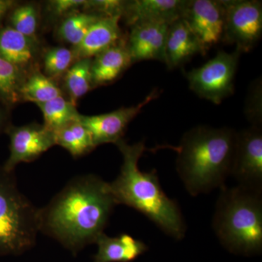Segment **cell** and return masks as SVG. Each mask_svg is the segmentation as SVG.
<instances>
[{
  "label": "cell",
  "instance_id": "5b68a950",
  "mask_svg": "<svg viewBox=\"0 0 262 262\" xmlns=\"http://www.w3.org/2000/svg\"><path fill=\"white\" fill-rule=\"evenodd\" d=\"M39 209L19 190L15 171L0 166V257L20 256L35 246Z\"/></svg>",
  "mask_w": 262,
  "mask_h": 262
},
{
  "label": "cell",
  "instance_id": "4fadbf2b",
  "mask_svg": "<svg viewBox=\"0 0 262 262\" xmlns=\"http://www.w3.org/2000/svg\"><path fill=\"white\" fill-rule=\"evenodd\" d=\"M170 24L142 23L130 27L127 45L133 63L146 60L165 63V49Z\"/></svg>",
  "mask_w": 262,
  "mask_h": 262
},
{
  "label": "cell",
  "instance_id": "cb8c5ba5",
  "mask_svg": "<svg viewBox=\"0 0 262 262\" xmlns=\"http://www.w3.org/2000/svg\"><path fill=\"white\" fill-rule=\"evenodd\" d=\"M101 15L89 12H76L61 20L57 35L63 42L77 47L89 32L91 26L101 18Z\"/></svg>",
  "mask_w": 262,
  "mask_h": 262
},
{
  "label": "cell",
  "instance_id": "4316f807",
  "mask_svg": "<svg viewBox=\"0 0 262 262\" xmlns=\"http://www.w3.org/2000/svg\"><path fill=\"white\" fill-rule=\"evenodd\" d=\"M126 1L121 0H87L83 10L103 17L120 16L122 18Z\"/></svg>",
  "mask_w": 262,
  "mask_h": 262
},
{
  "label": "cell",
  "instance_id": "7402d4cb",
  "mask_svg": "<svg viewBox=\"0 0 262 262\" xmlns=\"http://www.w3.org/2000/svg\"><path fill=\"white\" fill-rule=\"evenodd\" d=\"M92 58L77 60L63 76L69 100L77 106L80 98L94 89L91 78Z\"/></svg>",
  "mask_w": 262,
  "mask_h": 262
},
{
  "label": "cell",
  "instance_id": "f546056e",
  "mask_svg": "<svg viewBox=\"0 0 262 262\" xmlns=\"http://www.w3.org/2000/svg\"><path fill=\"white\" fill-rule=\"evenodd\" d=\"M17 5L13 0H0V22Z\"/></svg>",
  "mask_w": 262,
  "mask_h": 262
},
{
  "label": "cell",
  "instance_id": "484cf974",
  "mask_svg": "<svg viewBox=\"0 0 262 262\" xmlns=\"http://www.w3.org/2000/svg\"><path fill=\"white\" fill-rule=\"evenodd\" d=\"M44 74L52 80L63 77L76 60L72 50L64 47L49 48L43 55Z\"/></svg>",
  "mask_w": 262,
  "mask_h": 262
},
{
  "label": "cell",
  "instance_id": "9a60e30c",
  "mask_svg": "<svg viewBox=\"0 0 262 262\" xmlns=\"http://www.w3.org/2000/svg\"><path fill=\"white\" fill-rule=\"evenodd\" d=\"M39 41L27 37L14 29L0 27V58L29 72L38 66Z\"/></svg>",
  "mask_w": 262,
  "mask_h": 262
},
{
  "label": "cell",
  "instance_id": "f1b7e54d",
  "mask_svg": "<svg viewBox=\"0 0 262 262\" xmlns=\"http://www.w3.org/2000/svg\"><path fill=\"white\" fill-rule=\"evenodd\" d=\"M9 108L0 103V135L5 133L7 128L11 125L10 121V116L8 115Z\"/></svg>",
  "mask_w": 262,
  "mask_h": 262
},
{
  "label": "cell",
  "instance_id": "603a6c76",
  "mask_svg": "<svg viewBox=\"0 0 262 262\" xmlns=\"http://www.w3.org/2000/svg\"><path fill=\"white\" fill-rule=\"evenodd\" d=\"M28 72L0 58V103L7 108L20 101V90Z\"/></svg>",
  "mask_w": 262,
  "mask_h": 262
},
{
  "label": "cell",
  "instance_id": "83f0119b",
  "mask_svg": "<svg viewBox=\"0 0 262 262\" xmlns=\"http://www.w3.org/2000/svg\"><path fill=\"white\" fill-rule=\"evenodd\" d=\"M86 0H52L48 2L46 10L52 20L63 19L83 9Z\"/></svg>",
  "mask_w": 262,
  "mask_h": 262
},
{
  "label": "cell",
  "instance_id": "7c38bea8",
  "mask_svg": "<svg viewBox=\"0 0 262 262\" xmlns=\"http://www.w3.org/2000/svg\"><path fill=\"white\" fill-rule=\"evenodd\" d=\"M188 0L126 1L122 18L129 27L142 23L170 24L182 18Z\"/></svg>",
  "mask_w": 262,
  "mask_h": 262
},
{
  "label": "cell",
  "instance_id": "30bf717a",
  "mask_svg": "<svg viewBox=\"0 0 262 262\" xmlns=\"http://www.w3.org/2000/svg\"><path fill=\"white\" fill-rule=\"evenodd\" d=\"M160 91L155 89L141 103L130 107H122L112 113L85 116L80 115V120L92 136L95 145L116 144L123 139L127 125L146 105L160 96Z\"/></svg>",
  "mask_w": 262,
  "mask_h": 262
},
{
  "label": "cell",
  "instance_id": "5bb4252c",
  "mask_svg": "<svg viewBox=\"0 0 262 262\" xmlns=\"http://www.w3.org/2000/svg\"><path fill=\"white\" fill-rule=\"evenodd\" d=\"M206 52L184 18L169 25L165 49V63L169 70L181 67L196 54L206 55Z\"/></svg>",
  "mask_w": 262,
  "mask_h": 262
},
{
  "label": "cell",
  "instance_id": "ba28073f",
  "mask_svg": "<svg viewBox=\"0 0 262 262\" xmlns=\"http://www.w3.org/2000/svg\"><path fill=\"white\" fill-rule=\"evenodd\" d=\"M231 176L238 186L262 193V131L259 125L237 132Z\"/></svg>",
  "mask_w": 262,
  "mask_h": 262
},
{
  "label": "cell",
  "instance_id": "e0dca14e",
  "mask_svg": "<svg viewBox=\"0 0 262 262\" xmlns=\"http://www.w3.org/2000/svg\"><path fill=\"white\" fill-rule=\"evenodd\" d=\"M127 38L92 58L91 78L94 88L112 83L132 64Z\"/></svg>",
  "mask_w": 262,
  "mask_h": 262
},
{
  "label": "cell",
  "instance_id": "8fae6325",
  "mask_svg": "<svg viewBox=\"0 0 262 262\" xmlns=\"http://www.w3.org/2000/svg\"><path fill=\"white\" fill-rule=\"evenodd\" d=\"M183 18L207 51L222 41L225 24L222 0H188Z\"/></svg>",
  "mask_w": 262,
  "mask_h": 262
},
{
  "label": "cell",
  "instance_id": "d4e9b609",
  "mask_svg": "<svg viewBox=\"0 0 262 262\" xmlns=\"http://www.w3.org/2000/svg\"><path fill=\"white\" fill-rule=\"evenodd\" d=\"M8 15L9 27L27 37L39 41L37 29L39 27V13L37 5L33 3L16 5Z\"/></svg>",
  "mask_w": 262,
  "mask_h": 262
},
{
  "label": "cell",
  "instance_id": "52a82bcc",
  "mask_svg": "<svg viewBox=\"0 0 262 262\" xmlns=\"http://www.w3.org/2000/svg\"><path fill=\"white\" fill-rule=\"evenodd\" d=\"M222 3L225 7L222 42L235 45L241 53L249 52L261 37V2L222 0Z\"/></svg>",
  "mask_w": 262,
  "mask_h": 262
},
{
  "label": "cell",
  "instance_id": "44dd1931",
  "mask_svg": "<svg viewBox=\"0 0 262 262\" xmlns=\"http://www.w3.org/2000/svg\"><path fill=\"white\" fill-rule=\"evenodd\" d=\"M37 105L42 113L44 118L43 125L53 133L77 120L80 116L77 106L63 96Z\"/></svg>",
  "mask_w": 262,
  "mask_h": 262
},
{
  "label": "cell",
  "instance_id": "ac0fdd59",
  "mask_svg": "<svg viewBox=\"0 0 262 262\" xmlns=\"http://www.w3.org/2000/svg\"><path fill=\"white\" fill-rule=\"evenodd\" d=\"M96 244L98 251L93 262H132L148 250L144 242L125 233L116 237L103 233Z\"/></svg>",
  "mask_w": 262,
  "mask_h": 262
},
{
  "label": "cell",
  "instance_id": "9c48e42d",
  "mask_svg": "<svg viewBox=\"0 0 262 262\" xmlns=\"http://www.w3.org/2000/svg\"><path fill=\"white\" fill-rule=\"evenodd\" d=\"M5 134L10 139V155L2 167L8 172L15 171L19 164L34 162L56 145L54 133L43 124L10 125Z\"/></svg>",
  "mask_w": 262,
  "mask_h": 262
},
{
  "label": "cell",
  "instance_id": "277c9868",
  "mask_svg": "<svg viewBox=\"0 0 262 262\" xmlns=\"http://www.w3.org/2000/svg\"><path fill=\"white\" fill-rule=\"evenodd\" d=\"M217 201L212 227L229 252L253 256L262 250V193L224 187Z\"/></svg>",
  "mask_w": 262,
  "mask_h": 262
},
{
  "label": "cell",
  "instance_id": "3957f363",
  "mask_svg": "<svg viewBox=\"0 0 262 262\" xmlns=\"http://www.w3.org/2000/svg\"><path fill=\"white\" fill-rule=\"evenodd\" d=\"M237 132L229 127H193L184 134L177 152V170L193 196L225 187L231 176Z\"/></svg>",
  "mask_w": 262,
  "mask_h": 262
},
{
  "label": "cell",
  "instance_id": "7a4b0ae2",
  "mask_svg": "<svg viewBox=\"0 0 262 262\" xmlns=\"http://www.w3.org/2000/svg\"><path fill=\"white\" fill-rule=\"evenodd\" d=\"M115 145L123 160L120 174L110 183L117 205L142 213L170 237L184 238L187 225L179 203L164 192L156 170L144 172L139 168V159L146 150L144 141L130 145L122 139Z\"/></svg>",
  "mask_w": 262,
  "mask_h": 262
},
{
  "label": "cell",
  "instance_id": "ffe728a7",
  "mask_svg": "<svg viewBox=\"0 0 262 262\" xmlns=\"http://www.w3.org/2000/svg\"><path fill=\"white\" fill-rule=\"evenodd\" d=\"M20 96L21 102L38 104L63 96V93L55 80L42 73L37 66L27 74L20 88Z\"/></svg>",
  "mask_w": 262,
  "mask_h": 262
},
{
  "label": "cell",
  "instance_id": "6da1fadb",
  "mask_svg": "<svg viewBox=\"0 0 262 262\" xmlns=\"http://www.w3.org/2000/svg\"><path fill=\"white\" fill-rule=\"evenodd\" d=\"M117 206L110 183L95 174L78 176L39 208V232L77 256L104 233Z\"/></svg>",
  "mask_w": 262,
  "mask_h": 262
},
{
  "label": "cell",
  "instance_id": "8992f818",
  "mask_svg": "<svg viewBox=\"0 0 262 262\" xmlns=\"http://www.w3.org/2000/svg\"><path fill=\"white\" fill-rule=\"evenodd\" d=\"M241 53L220 51L204 65L186 75L189 89L199 97L220 104L233 94L234 77Z\"/></svg>",
  "mask_w": 262,
  "mask_h": 262
},
{
  "label": "cell",
  "instance_id": "2e32d148",
  "mask_svg": "<svg viewBox=\"0 0 262 262\" xmlns=\"http://www.w3.org/2000/svg\"><path fill=\"white\" fill-rule=\"evenodd\" d=\"M121 19L120 16L101 17L95 22L82 42L72 48L76 60L94 58L121 40L123 36L119 24Z\"/></svg>",
  "mask_w": 262,
  "mask_h": 262
},
{
  "label": "cell",
  "instance_id": "d6986e66",
  "mask_svg": "<svg viewBox=\"0 0 262 262\" xmlns=\"http://www.w3.org/2000/svg\"><path fill=\"white\" fill-rule=\"evenodd\" d=\"M54 137L56 145L68 151L74 158L89 154L96 148L91 133L80 117L54 132Z\"/></svg>",
  "mask_w": 262,
  "mask_h": 262
}]
</instances>
